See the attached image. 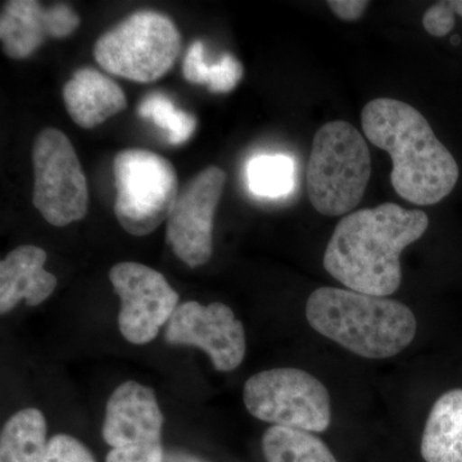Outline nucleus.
Wrapping results in <instances>:
<instances>
[{"instance_id":"obj_1","label":"nucleus","mask_w":462,"mask_h":462,"mask_svg":"<svg viewBox=\"0 0 462 462\" xmlns=\"http://www.w3.org/2000/svg\"><path fill=\"white\" fill-rule=\"evenodd\" d=\"M428 226L425 212L396 203L352 212L334 229L325 249V270L351 291L391 296L402 281L401 254L420 239Z\"/></svg>"},{"instance_id":"obj_2","label":"nucleus","mask_w":462,"mask_h":462,"mask_svg":"<svg viewBox=\"0 0 462 462\" xmlns=\"http://www.w3.org/2000/svg\"><path fill=\"white\" fill-rule=\"evenodd\" d=\"M361 124L369 142L393 161L391 181L398 196L431 206L454 190L457 162L418 109L397 99H374L365 106Z\"/></svg>"},{"instance_id":"obj_3","label":"nucleus","mask_w":462,"mask_h":462,"mask_svg":"<svg viewBox=\"0 0 462 462\" xmlns=\"http://www.w3.org/2000/svg\"><path fill=\"white\" fill-rule=\"evenodd\" d=\"M312 328L365 358L401 354L416 336L415 315L402 302L351 289H316L306 305Z\"/></svg>"},{"instance_id":"obj_4","label":"nucleus","mask_w":462,"mask_h":462,"mask_svg":"<svg viewBox=\"0 0 462 462\" xmlns=\"http://www.w3.org/2000/svg\"><path fill=\"white\" fill-rule=\"evenodd\" d=\"M372 176V156L361 133L346 121H331L316 133L307 165L310 202L325 216L355 209Z\"/></svg>"},{"instance_id":"obj_5","label":"nucleus","mask_w":462,"mask_h":462,"mask_svg":"<svg viewBox=\"0 0 462 462\" xmlns=\"http://www.w3.org/2000/svg\"><path fill=\"white\" fill-rule=\"evenodd\" d=\"M180 48L181 35L171 18L144 9L103 33L94 45V58L109 74L153 83L172 69Z\"/></svg>"},{"instance_id":"obj_6","label":"nucleus","mask_w":462,"mask_h":462,"mask_svg":"<svg viewBox=\"0 0 462 462\" xmlns=\"http://www.w3.org/2000/svg\"><path fill=\"white\" fill-rule=\"evenodd\" d=\"M114 173L115 215L125 231L145 236L169 220L180 190L167 158L147 149H124L116 154Z\"/></svg>"},{"instance_id":"obj_7","label":"nucleus","mask_w":462,"mask_h":462,"mask_svg":"<svg viewBox=\"0 0 462 462\" xmlns=\"http://www.w3.org/2000/svg\"><path fill=\"white\" fill-rule=\"evenodd\" d=\"M243 401L254 418L276 427L322 433L331 422L330 396L320 380L291 367L254 374Z\"/></svg>"},{"instance_id":"obj_8","label":"nucleus","mask_w":462,"mask_h":462,"mask_svg":"<svg viewBox=\"0 0 462 462\" xmlns=\"http://www.w3.org/2000/svg\"><path fill=\"white\" fill-rule=\"evenodd\" d=\"M32 165V203L44 220L57 227L83 220L89 190L69 136L56 127L42 130L33 142Z\"/></svg>"},{"instance_id":"obj_9","label":"nucleus","mask_w":462,"mask_h":462,"mask_svg":"<svg viewBox=\"0 0 462 462\" xmlns=\"http://www.w3.org/2000/svg\"><path fill=\"white\" fill-rule=\"evenodd\" d=\"M163 413L153 389L125 382L106 407L102 436L112 447L106 462H163Z\"/></svg>"},{"instance_id":"obj_10","label":"nucleus","mask_w":462,"mask_h":462,"mask_svg":"<svg viewBox=\"0 0 462 462\" xmlns=\"http://www.w3.org/2000/svg\"><path fill=\"white\" fill-rule=\"evenodd\" d=\"M226 173L208 166L179 194L169 220L166 242L175 256L191 269L203 266L214 252V218L223 197Z\"/></svg>"},{"instance_id":"obj_11","label":"nucleus","mask_w":462,"mask_h":462,"mask_svg":"<svg viewBox=\"0 0 462 462\" xmlns=\"http://www.w3.org/2000/svg\"><path fill=\"white\" fill-rule=\"evenodd\" d=\"M109 281L121 300L118 328L124 338L138 346L152 342L178 309V291L162 273L139 263L115 264Z\"/></svg>"},{"instance_id":"obj_12","label":"nucleus","mask_w":462,"mask_h":462,"mask_svg":"<svg viewBox=\"0 0 462 462\" xmlns=\"http://www.w3.org/2000/svg\"><path fill=\"white\" fill-rule=\"evenodd\" d=\"M165 339L203 349L217 372H233L245 360V328L224 303H181L167 322Z\"/></svg>"},{"instance_id":"obj_13","label":"nucleus","mask_w":462,"mask_h":462,"mask_svg":"<svg viewBox=\"0 0 462 462\" xmlns=\"http://www.w3.org/2000/svg\"><path fill=\"white\" fill-rule=\"evenodd\" d=\"M48 254L36 245H20L0 263V312L8 314L21 300L39 306L51 296L57 278L44 269Z\"/></svg>"},{"instance_id":"obj_14","label":"nucleus","mask_w":462,"mask_h":462,"mask_svg":"<svg viewBox=\"0 0 462 462\" xmlns=\"http://www.w3.org/2000/svg\"><path fill=\"white\" fill-rule=\"evenodd\" d=\"M60 17L56 5L44 8L35 0H11L0 14V41L5 56L26 60L47 39H60Z\"/></svg>"},{"instance_id":"obj_15","label":"nucleus","mask_w":462,"mask_h":462,"mask_svg":"<svg viewBox=\"0 0 462 462\" xmlns=\"http://www.w3.org/2000/svg\"><path fill=\"white\" fill-rule=\"evenodd\" d=\"M63 100L72 121L88 130L120 114L127 106L120 85L91 67L78 69L71 80L67 81Z\"/></svg>"},{"instance_id":"obj_16","label":"nucleus","mask_w":462,"mask_h":462,"mask_svg":"<svg viewBox=\"0 0 462 462\" xmlns=\"http://www.w3.org/2000/svg\"><path fill=\"white\" fill-rule=\"evenodd\" d=\"M421 455L427 462H462V389L447 392L431 407Z\"/></svg>"},{"instance_id":"obj_17","label":"nucleus","mask_w":462,"mask_h":462,"mask_svg":"<svg viewBox=\"0 0 462 462\" xmlns=\"http://www.w3.org/2000/svg\"><path fill=\"white\" fill-rule=\"evenodd\" d=\"M47 421L41 410H20L0 434V462H45L47 457Z\"/></svg>"},{"instance_id":"obj_18","label":"nucleus","mask_w":462,"mask_h":462,"mask_svg":"<svg viewBox=\"0 0 462 462\" xmlns=\"http://www.w3.org/2000/svg\"><path fill=\"white\" fill-rule=\"evenodd\" d=\"M263 452L267 462H338L311 431L276 425L264 431Z\"/></svg>"},{"instance_id":"obj_19","label":"nucleus","mask_w":462,"mask_h":462,"mask_svg":"<svg viewBox=\"0 0 462 462\" xmlns=\"http://www.w3.org/2000/svg\"><path fill=\"white\" fill-rule=\"evenodd\" d=\"M182 75L191 84L206 85L212 93H229L243 78L242 63L233 54H224L212 65L206 62L205 45L196 41L182 63Z\"/></svg>"},{"instance_id":"obj_20","label":"nucleus","mask_w":462,"mask_h":462,"mask_svg":"<svg viewBox=\"0 0 462 462\" xmlns=\"http://www.w3.org/2000/svg\"><path fill=\"white\" fill-rule=\"evenodd\" d=\"M247 181L252 193L264 199H281L293 190L296 163L284 154H263L251 160Z\"/></svg>"},{"instance_id":"obj_21","label":"nucleus","mask_w":462,"mask_h":462,"mask_svg":"<svg viewBox=\"0 0 462 462\" xmlns=\"http://www.w3.org/2000/svg\"><path fill=\"white\" fill-rule=\"evenodd\" d=\"M138 114L165 130L170 144L172 145L184 144L197 129V118L176 108L162 93H152L145 97L139 105Z\"/></svg>"},{"instance_id":"obj_22","label":"nucleus","mask_w":462,"mask_h":462,"mask_svg":"<svg viewBox=\"0 0 462 462\" xmlns=\"http://www.w3.org/2000/svg\"><path fill=\"white\" fill-rule=\"evenodd\" d=\"M45 462H96V458L80 440L57 434L50 439Z\"/></svg>"},{"instance_id":"obj_23","label":"nucleus","mask_w":462,"mask_h":462,"mask_svg":"<svg viewBox=\"0 0 462 462\" xmlns=\"http://www.w3.org/2000/svg\"><path fill=\"white\" fill-rule=\"evenodd\" d=\"M455 9L452 0L431 5L422 17V25L430 35L443 38L452 32L455 26Z\"/></svg>"},{"instance_id":"obj_24","label":"nucleus","mask_w":462,"mask_h":462,"mask_svg":"<svg viewBox=\"0 0 462 462\" xmlns=\"http://www.w3.org/2000/svg\"><path fill=\"white\" fill-rule=\"evenodd\" d=\"M370 2L365 0H329L328 5L343 21H356L363 16Z\"/></svg>"},{"instance_id":"obj_25","label":"nucleus","mask_w":462,"mask_h":462,"mask_svg":"<svg viewBox=\"0 0 462 462\" xmlns=\"http://www.w3.org/2000/svg\"><path fill=\"white\" fill-rule=\"evenodd\" d=\"M163 462H207L202 458L197 457V456L187 454L184 451H165V457Z\"/></svg>"},{"instance_id":"obj_26","label":"nucleus","mask_w":462,"mask_h":462,"mask_svg":"<svg viewBox=\"0 0 462 462\" xmlns=\"http://www.w3.org/2000/svg\"><path fill=\"white\" fill-rule=\"evenodd\" d=\"M452 7H454L456 14L462 17V0H452Z\"/></svg>"},{"instance_id":"obj_27","label":"nucleus","mask_w":462,"mask_h":462,"mask_svg":"<svg viewBox=\"0 0 462 462\" xmlns=\"http://www.w3.org/2000/svg\"><path fill=\"white\" fill-rule=\"evenodd\" d=\"M461 42L460 39L456 38V36L454 39H452V42H454V44H458V42Z\"/></svg>"}]
</instances>
